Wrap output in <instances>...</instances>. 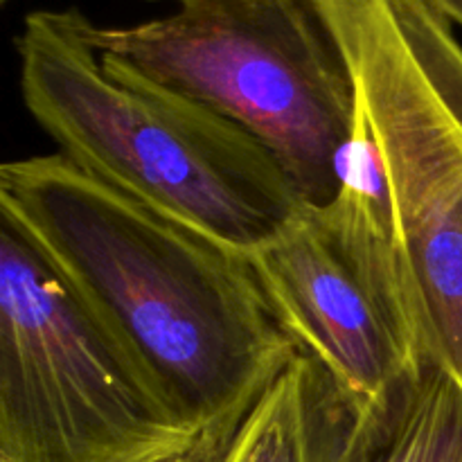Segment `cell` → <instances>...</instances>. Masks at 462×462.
<instances>
[{"mask_svg": "<svg viewBox=\"0 0 462 462\" xmlns=\"http://www.w3.org/2000/svg\"><path fill=\"white\" fill-rule=\"evenodd\" d=\"M16 230L192 429L251 406L298 356L246 253L153 210L59 152L0 167Z\"/></svg>", "mask_w": 462, "mask_h": 462, "instance_id": "obj_1", "label": "cell"}, {"mask_svg": "<svg viewBox=\"0 0 462 462\" xmlns=\"http://www.w3.org/2000/svg\"><path fill=\"white\" fill-rule=\"evenodd\" d=\"M77 9L34 12L16 39L27 113L79 170L239 253L305 201L273 152L188 97L113 75Z\"/></svg>", "mask_w": 462, "mask_h": 462, "instance_id": "obj_2", "label": "cell"}, {"mask_svg": "<svg viewBox=\"0 0 462 462\" xmlns=\"http://www.w3.org/2000/svg\"><path fill=\"white\" fill-rule=\"evenodd\" d=\"M131 27L88 25L99 61L188 97L255 135L302 201L328 208L355 120L341 50L310 0H180Z\"/></svg>", "mask_w": 462, "mask_h": 462, "instance_id": "obj_3", "label": "cell"}, {"mask_svg": "<svg viewBox=\"0 0 462 462\" xmlns=\"http://www.w3.org/2000/svg\"><path fill=\"white\" fill-rule=\"evenodd\" d=\"M197 433L57 271L0 224V462H158Z\"/></svg>", "mask_w": 462, "mask_h": 462, "instance_id": "obj_4", "label": "cell"}, {"mask_svg": "<svg viewBox=\"0 0 462 462\" xmlns=\"http://www.w3.org/2000/svg\"><path fill=\"white\" fill-rule=\"evenodd\" d=\"M246 257L280 329L347 411L379 404L418 370L316 208Z\"/></svg>", "mask_w": 462, "mask_h": 462, "instance_id": "obj_5", "label": "cell"}, {"mask_svg": "<svg viewBox=\"0 0 462 462\" xmlns=\"http://www.w3.org/2000/svg\"><path fill=\"white\" fill-rule=\"evenodd\" d=\"M311 458L462 462V388L438 365H420L379 404L352 413L316 373Z\"/></svg>", "mask_w": 462, "mask_h": 462, "instance_id": "obj_6", "label": "cell"}, {"mask_svg": "<svg viewBox=\"0 0 462 462\" xmlns=\"http://www.w3.org/2000/svg\"><path fill=\"white\" fill-rule=\"evenodd\" d=\"M314 368L298 355L248 411L228 462H314Z\"/></svg>", "mask_w": 462, "mask_h": 462, "instance_id": "obj_7", "label": "cell"}, {"mask_svg": "<svg viewBox=\"0 0 462 462\" xmlns=\"http://www.w3.org/2000/svg\"><path fill=\"white\" fill-rule=\"evenodd\" d=\"M253 404L215 420L212 424L203 427L185 449L176 451V454L167 456V458L158 462H228L230 451H233L235 440L239 436V429H242L244 420H246Z\"/></svg>", "mask_w": 462, "mask_h": 462, "instance_id": "obj_8", "label": "cell"}, {"mask_svg": "<svg viewBox=\"0 0 462 462\" xmlns=\"http://www.w3.org/2000/svg\"><path fill=\"white\" fill-rule=\"evenodd\" d=\"M454 25L462 27V0H431Z\"/></svg>", "mask_w": 462, "mask_h": 462, "instance_id": "obj_9", "label": "cell"}, {"mask_svg": "<svg viewBox=\"0 0 462 462\" xmlns=\"http://www.w3.org/2000/svg\"><path fill=\"white\" fill-rule=\"evenodd\" d=\"M3 3H9V0H3Z\"/></svg>", "mask_w": 462, "mask_h": 462, "instance_id": "obj_10", "label": "cell"}, {"mask_svg": "<svg viewBox=\"0 0 462 462\" xmlns=\"http://www.w3.org/2000/svg\"><path fill=\"white\" fill-rule=\"evenodd\" d=\"M174 3H180V0H174Z\"/></svg>", "mask_w": 462, "mask_h": 462, "instance_id": "obj_11", "label": "cell"}]
</instances>
